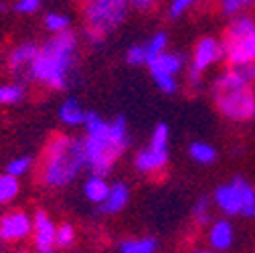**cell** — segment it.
<instances>
[{"mask_svg": "<svg viewBox=\"0 0 255 253\" xmlns=\"http://www.w3.org/2000/svg\"><path fill=\"white\" fill-rule=\"evenodd\" d=\"M85 136H83V152H85V168L91 174L108 176L120 156L130 146V128L124 116H116L112 122L104 120L98 112L85 114Z\"/></svg>", "mask_w": 255, "mask_h": 253, "instance_id": "cell-1", "label": "cell"}, {"mask_svg": "<svg viewBox=\"0 0 255 253\" xmlns=\"http://www.w3.org/2000/svg\"><path fill=\"white\" fill-rule=\"evenodd\" d=\"M79 39L71 28L65 33L51 35L43 45H39V53L33 61V67H30L28 81L41 83L55 91L65 89L75 67Z\"/></svg>", "mask_w": 255, "mask_h": 253, "instance_id": "cell-2", "label": "cell"}, {"mask_svg": "<svg viewBox=\"0 0 255 253\" xmlns=\"http://www.w3.org/2000/svg\"><path fill=\"white\" fill-rule=\"evenodd\" d=\"M85 170L83 138H73L67 134H53L45 148L39 166L41 182L49 188H67Z\"/></svg>", "mask_w": 255, "mask_h": 253, "instance_id": "cell-3", "label": "cell"}, {"mask_svg": "<svg viewBox=\"0 0 255 253\" xmlns=\"http://www.w3.org/2000/svg\"><path fill=\"white\" fill-rule=\"evenodd\" d=\"M130 10V0H85L83 20H85V39L91 45H102L108 35L126 20Z\"/></svg>", "mask_w": 255, "mask_h": 253, "instance_id": "cell-4", "label": "cell"}, {"mask_svg": "<svg viewBox=\"0 0 255 253\" xmlns=\"http://www.w3.org/2000/svg\"><path fill=\"white\" fill-rule=\"evenodd\" d=\"M170 158V128L168 124H156L148 146H144L136 158L134 168L146 176H158L166 166Z\"/></svg>", "mask_w": 255, "mask_h": 253, "instance_id": "cell-5", "label": "cell"}, {"mask_svg": "<svg viewBox=\"0 0 255 253\" xmlns=\"http://www.w3.org/2000/svg\"><path fill=\"white\" fill-rule=\"evenodd\" d=\"M213 98L223 118L231 122H247L255 118V91L251 87L217 91Z\"/></svg>", "mask_w": 255, "mask_h": 253, "instance_id": "cell-6", "label": "cell"}, {"mask_svg": "<svg viewBox=\"0 0 255 253\" xmlns=\"http://www.w3.org/2000/svg\"><path fill=\"white\" fill-rule=\"evenodd\" d=\"M30 235H33V217L28 213L14 209L6 211L0 217V237H2V241L16 243L28 239Z\"/></svg>", "mask_w": 255, "mask_h": 253, "instance_id": "cell-7", "label": "cell"}, {"mask_svg": "<svg viewBox=\"0 0 255 253\" xmlns=\"http://www.w3.org/2000/svg\"><path fill=\"white\" fill-rule=\"evenodd\" d=\"M223 59H225V45H223V41H219L217 37H203L197 41V45L193 49L190 67L205 73L209 67H213L215 63H219Z\"/></svg>", "mask_w": 255, "mask_h": 253, "instance_id": "cell-8", "label": "cell"}, {"mask_svg": "<svg viewBox=\"0 0 255 253\" xmlns=\"http://www.w3.org/2000/svg\"><path fill=\"white\" fill-rule=\"evenodd\" d=\"M55 237H57V225L53 223V219L49 217L47 211L39 209L33 215V241H35V249L39 253H57Z\"/></svg>", "mask_w": 255, "mask_h": 253, "instance_id": "cell-9", "label": "cell"}, {"mask_svg": "<svg viewBox=\"0 0 255 253\" xmlns=\"http://www.w3.org/2000/svg\"><path fill=\"white\" fill-rule=\"evenodd\" d=\"M225 59L229 65H243L255 61V30L237 37H225Z\"/></svg>", "mask_w": 255, "mask_h": 253, "instance_id": "cell-10", "label": "cell"}, {"mask_svg": "<svg viewBox=\"0 0 255 253\" xmlns=\"http://www.w3.org/2000/svg\"><path fill=\"white\" fill-rule=\"evenodd\" d=\"M213 203L215 207L227 217H237L243 211V201H241V191L235 178H231L225 184H219L213 193Z\"/></svg>", "mask_w": 255, "mask_h": 253, "instance_id": "cell-11", "label": "cell"}, {"mask_svg": "<svg viewBox=\"0 0 255 253\" xmlns=\"http://www.w3.org/2000/svg\"><path fill=\"white\" fill-rule=\"evenodd\" d=\"M39 53V45L37 43H20L16 45L10 53H8V69L14 77L18 79H28L30 67H33V61Z\"/></svg>", "mask_w": 255, "mask_h": 253, "instance_id": "cell-12", "label": "cell"}, {"mask_svg": "<svg viewBox=\"0 0 255 253\" xmlns=\"http://www.w3.org/2000/svg\"><path fill=\"white\" fill-rule=\"evenodd\" d=\"M207 241H209V247L215 253L229 251L231 245H233V241H235V229L231 225V221L225 219V217L211 221L209 231H207Z\"/></svg>", "mask_w": 255, "mask_h": 253, "instance_id": "cell-13", "label": "cell"}, {"mask_svg": "<svg viewBox=\"0 0 255 253\" xmlns=\"http://www.w3.org/2000/svg\"><path fill=\"white\" fill-rule=\"evenodd\" d=\"M128 203H130V186L122 180H116L110 184V193H108V199L100 205V213L104 215H118L122 213Z\"/></svg>", "mask_w": 255, "mask_h": 253, "instance_id": "cell-14", "label": "cell"}, {"mask_svg": "<svg viewBox=\"0 0 255 253\" xmlns=\"http://www.w3.org/2000/svg\"><path fill=\"white\" fill-rule=\"evenodd\" d=\"M184 65H186V57L180 51H164L158 57H154L146 67L148 71H164L178 77V73L184 71Z\"/></svg>", "mask_w": 255, "mask_h": 253, "instance_id": "cell-15", "label": "cell"}, {"mask_svg": "<svg viewBox=\"0 0 255 253\" xmlns=\"http://www.w3.org/2000/svg\"><path fill=\"white\" fill-rule=\"evenodd\" d=\"M57 114H59V120L63 126H67V128H77V126H83L87 110H83V106L77 98H67L59 106Z\"/></svg>", "mask_w": 255, "mask_h": 253, "instance_id": "cell-16", "label": "cell"}, {"mask_svg": "<svg viewBox=\"0 0 255 253\" xmlns=\"http://www.w3.org/2000/svg\"><path fill=\"white\" fill-rule=\"evenodd\" d=\"M110 193V182L102 174H89V178L83 184V195L91 205H102L108 199Z\"/></svg>", "mask_w": 255, "mask_h": 253, "instance_id": "cell-17", "label": "cell"}, {"mask_svg": "<svg viewBox=\"0 0 255 253\" xmlns=\"http://www.w3.org/2000/svg\"><path fill=\"white\" fill-rule=\"evenodd\" d=\"M186 152H188L190 160H195L197 164H203V166L213 164L217 160V154H219L217 148L211 146L209 142H190Z\"/></svg>", "mask_w": 255, "mask_h": 253, "instance_id": "cell-18", "label": "cell"}, {"mask_svg": "<svg viewBox=\"0 0 255 253\" xmlns=\"http://www.w3.org/2000/svg\"><path fill=\"white\" fill-rule=\"evenodd\" d=\"M158 241L154 237H142V239H126L118 245V253H156Z\"/></svg>", "mask_w": 255, "mask_h": 253, "instance_id": "cell-19", "label": "cell"}, {"mask_svg": "<svg viewBox=\"0 0 255 253\" xmlns=\"http://www.w3.org/2000/svg\"><path fill=\"white\" fill-rule=\"evenodd\" d=\"M24 98H26V89L22 87V83L12 81L0 85V106H18Z\"/></svg>", "mask_w": 255, "mask_h": 253, "instance_id": "cell-20", "label": "cell"}, {"mask_svg": "<svg viewBox=\"0 0 255 253\" xmlns=\"http://www.w3.org/2000/svg\"><path fill=\"white\" fill-rule=\"evenodd\" d=\"M20 193V180L8 172L0 174V205H6L14 201Z\"/></svg>", "mask_w": 255, "mask_h": 253, "instance_id": "cell-21", "label": "cell"}, {"mask_svg": "<svg viewBox=\"0 0 255 253\" xmlns=\"http://www.w3.org/2000/svg\"><path fill=\"white\" fill-rule=\"evenodd\" d=\"M144 47H146V55H148V63H150L154 57H158L160 53L166 51V47H168V35L164 33V30H158V33H154L144 43ZM148 63H146V65H148Z\"/></svg>", "mask_w": 255, "mask_h": 253, "instance_id": "cell-22", "label": "cell"}, {"mask_svg": "<svg viewBox=\"0 0 255 253\" xmlns=\"http://www.w3.org/2000/svg\"><path fill=\"white\" fill-rule=\"evenodd\" d=\"M251 6H255V0H219V10L229 18L243 14Z\"/></svg>", "mask_w": 255, "mask_h": 253, "instance_id": "cell-23", "label": "cell"}, {"mask_svg": "<svg viewBox=\"0 0 255 253\" xmlns=\"http://www.w3.org/2000/svg\"><path fill=\"white\" fill-rule=\"evenodd\" d=\"M45 28L51 35L65 33V30L71 28V18L67 14H61V12H47L45 14Z\"/></svg>", "mask_w": 255, "mask_h": 253, "instance_id": "cell-24", "label": "cell"}, {"mask_svg": "<svg viewBox=\"0 0 255 253\" xmlns=\"http://www.w3.org/2000/svg\"><path fill=\"white\" fill-rule=\"evenodd\" d=\"M211 203H213V199H209V197H199V201L193 205V219H195V223L199 225V227H207V225H211Z\"/></svg>", "mask_w": 255, "mask_h": 253, "instance_id": "cell-25", "label": "cell"}, {"mask_svg": "<svg viewBox=\"0 0 255 253\" xmlns=\"http://www.w3.org/2000/svg\"><path fill=\"white\" fill-rule=\"evenodd\" d=\"M156 87L160 89L166 96H172V93L178 91V77L176 75H170V73H164V71H150Z\"/></svg>", "mask_w": 255, "mask_h": 253, "instance_id": "cell-26", "label": "cell"}, {"mask_svg": "<svg viewBox=\"0 0 255 253\" xmlns=\"http://www.w3.org/2000/svg\"><path fill=\"white\" fill-rule=\"evenodd\" d=\"M55 245H57V249H69L75 245V227L71 223H61L57 227Z\"/></svg>", "mask_w": 255, "mask_h": 253, "instance_id": "cell-27", "label": "cell"}, {"mask_svg": "<svg viewBox=\"0 0 255 253\" xmlns=\"http://www.w3.org/2000/svg\"><path fill=\"white\" fill-rule=\"evenodd\" d=\"M30 168H33V158H30V156H16V158H12V160L6 164V172L16 176V178L24 176Z\"/></svg>", "mask_w": 255, "mask_h": 253, "instance_id": "cell-28", "label": "cell"}, {"mask_svg": "<svg viewBox=\"0 0 255 253\" xmlns=\"http://www.w3.org/2000/svg\"><path fill=\"white\" fill-rule=\"evenodd\" d=\"M126 63L132 67H142L148 63V55H146V47L144 43H138V45H132L130 49L126 51Z\"/></svg>", "mask_w": 255, "mask_h": 253, "instance_id": "cell-29", "label": "cell"}, {"mask_svg": "<svg viewBox=\"0 0 255 253\" xmlns=\"http://www.w3.org/2000/svg\"><path fill=\"white\" fill-rule=\"evenodd\" d=\"M199 4V0H170L168 4V18L176 20L182 14H186L190 8H195Z\"/></svg>", "mask_w": 255, "mask_h": 253, "instance_id": "cell-30", "label": "cell"}, {"mask_svg": "<svg viewBox=\"0 0 255 253\" xmlns=\"http://www.w3.org/2000/svg\"><path fill=\"white\" fill-rule=\"evenodd\" d=\"M43 4V0H16L12 4L14 12L18 14H35Z\"/></svg>", "mask_w": 255, "mask_h": 253, "instance_id": "cell-31", "label": "cell"}, {"mask_svg": "<svg viewBox=\"0 0 255 253\" xmlns=\"http://www.w3.org/2000/svg\"><path fill=\"white\" fill-rule=\"evenodd\" d=\"M237 75L247 83V85H253L255 83V61L253 63H243V65H231Z\"/></svg>", "mask_w": 255, "mask_h": 253, "instance_id": "cell-32", "label": "cell"}, {"mask_svg": "<svg viewBox=\"0 0 255 253\" xmlns=\"http://www.w3.org/2000/svg\"><path fill=\"white\" fill-rule=\"evenodd\" d=\"M186 83L193 91H199L203 87V71L195 69V67H188V73H186Z\"/></svg>", "mask_w": 255, "mask_h": 253, "instance_id": "cell-33", "label": "cell"}, {"mask_svg": "<svg viewBox=\"0 0 255 253\" xmlns=\"http://www.w3.org/2000/svg\"><path fill=\"white\" fill-rule=\"evenodd\" d=\"M158 0H130V4L136 8V10H150Z\"/></svg>", "mask_w": 255, "mask_h": 253, "instance_id": "cell-34", "label": "cell"}, {"mask_svg": "<svg viewBox=\"0 0 255 253\" xmlns=\"http://www.w3.org/2000/svg\"><path fill=\"white\" fill-rule=\"evenodd\" d=\"M193 253H215L213 249H195Z\"/></svg>", "mask_w": 255, "mask_h": 253, "instance_id": "cell-35", "label": "cell"}, {"mask_svg": "<svg viewBox=\"0 0 255 253\" xmlns=\"http://www.w3.org/2000/svg\"><path fill=\"white\" fill-rule=\"evenodd\" d=\"M14 253H33V251H28V249H18V251H14Z\"/></svg>", "mask_w": 255, "mask_h": 253, "instance_id": "cell-36", "label": "cell"}, {"mask_svg": "<svg viewBox=\"0 0 255 253\" xmlns=\"http://www.w3.org/2000/svg\"><path fill=\"white\" fill-rule=\"evenodd\" d=\"M0 245H2V237H0Z\"/></svg>", "mask_w": 255, "mask_h": 253, "instance_id": "cell-37", "label": "cell"}, {"mask_svg": "<svg viewBox=\"0 0 255 253\" xmlns=\"http://www.w3.org/2000/svg\"><path fill=\"white\" fill-rule=\"evenodd\" d=\"M253 120H255V118H253Z\"/></svg>", "mask_w": 255, "mask_h": 253, "instance_id": "cell-38", "label": "cell"}]
</instances>
